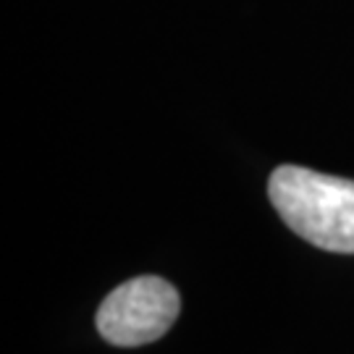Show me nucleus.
<instances>
[{
  "label": "nucleus",
  "instance_id": "obj_1",
  "mask_svg": "<svg viewBox=\"0 0 354 354\" xmlns=\"http://www.w3.org/2000/svg\"><path fill=\"white\" fill-rule=\"evenodd\" d=\"M268 197L281 221L326 252L354 254V181L302 165H279Z\"/></svg>",
  "mask_w": 354,
  "mask_h": 354
},
{
  "label": "nucleus",
  "instance_id": "obj_2",
  "mask_svg": "<svg viewBox=\"0 0 354 354\" xmlns=\"http://www.w3.org/2000/svg\"><path fill=\"white\" fill-rule=\"evenodd\" d=\"M181 313V297L160 276H137L115 286L95 315L97 330L113 346H145L163 339Z\"/></svg>",
  "mask_w": 354,
  "mask_h": 354
}]
</instances>
